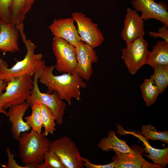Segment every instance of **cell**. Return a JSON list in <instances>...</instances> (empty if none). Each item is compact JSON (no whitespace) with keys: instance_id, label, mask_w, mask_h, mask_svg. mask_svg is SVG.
Listing matches in <instances>:
<instances>
[{"instance_id":"8fae6325","label":"cell","mask_w":168,"mask_h":168,"mask_svg":"<svg viewBox=\"0 0 168 168\" xmlns=\"http://www.w3.org/2000/svg\"><path fill=\"white\" fill-rule=\"evenodd\" d=\"M75 48L77 65L75 72L83 79L88 81L93 73L92 63H97L98 57L94 48L82 40Z\"/></svg>"},{"instance_id":"6da1fadb","label":"cell","mask_w":168,"mask_h":168,"mask_svg":"<svg viewBox=\"0 0 168 168\" xmlns=\"http://www.w3.org/2000/svg\"><path fill=\"white\" fill-rule=\"evenodd\" d=\"M55 65L47 66L43 60L39 74L38 81L47 88L48 92L51 93L56 91L61 99L71 105L72 99L77 101L81 99V88L87 87V84L76 72L71 74L66 73L62 75L55 76L53 71Z\"/></svg>"},{"instance_id":"836d02e7","label":"cell","mask_w":168,"mask_h":168,"mask_svg":"<svg viewBox=\"0 0 168 168\" xmlns=\"http://www.w3.org/2000/svg\"></svg>"},{"instance_id":"5bb4252c","label":"cell","mask_w":168,"mask_h":168,"mask_svg":"<svg viewBox=\"0 0 168 168\" xmlns=\"http://www.w3.org/2000/svg\"><path fill=\"white\" fill-rule=\"evenodd\" d=\"M142 152L139 149H135L133 152H114L115 154L112 158L115 162L114 168H161L146 161L142 156Z\"/></svg>"},{"instance_id":"8992f818","label":"cell","mask_w":168,"mask_h":168,"mask_svg":"<svg viewBox=\"0 0 168 168\" xmlns=\"http://www.w3.org/2000/svg\"><path fill=\"white\" fill-rule=\"evenodd\" d=\"M48 151L55 152L66 168H83L79 151L71 138L64 136L50 142Z\"/></svg>"},{"instance_id":"603a6c76","label":"cell","mask_w":168,"mask_h":168,"mask_svg":"<svg viewBox=\"0 0 168 168\" xmlns=\"http://www.w3.org/2000/svg\"><path fill=\"white\" fill-rule=\"evenodd\" d=\"M150 76L157 87L160 94L163 92L168 85V67L156 66Z\"/></svg>"},{"instance_id":"f1b7e54d","label":"cell","mask_w":168,"mask_h":168,"mask_svg":"<svg viewBox=\"0 0 168 168\" xmlns=\"http://www.w3.org/2000/svg\"><path fill=\"white\" fill-rule=\"evenodd\" d=\"M82 159L84 162V166L87 168H114L115 166L114 161L106 164L97 165L91 163L88 159L82 157Z\"/></svg>"},{"instance_id":"4fadbf2b","label":"cell","mask_w":168,"mask_h":168,"mask_svg":"<svg viewBox=\"0 0 168 168\" xmlns=\"http://www.w3.org/2000/svg\"><path fill=\"white\" fill-rule=\"evenodd\" d=\"M73 18L55 19L49 28L55 37L62 38L76 47L81 41Z\"/></svg>"},{"instance_id":"4316f807","label":"cell","mask_w":168,"mask_h":168,"mask_svg":"<svg viewBox=\"0 0 168 168\" xmlns=\"http://www.w3.org/2000/svg\"><path fill=\"white\" fill-rule=\"evenodd\" d=\"M13 0H0V19L11 23Z\"/></svg>"},{"instance_id":"ffe728a7","label":"cell","mask_w":168,"mask_h":168,"mask_svg":"<svg viewBox=\"0 0 168 168\" xmlns=\"http://www.w3.org/2000/svg\"><path fill=\"white\" fill-rule=\"evenodd\" d=\"M130 133L138 137L142 141L145 147L144 150L147 151L149 155H142L151 160L154 164L159 165L161 168H164L168 163V147L160 149H156L152 147L148 142L147 139L141 135L133 132Z\"/></svg>"},{"instance_id":"ac0fdd59","label":"cell","mask_w":168,"mask_h":168,"mask_svg":"<svg viewBox=\"0 0 168 168\" xmlns=\"http://www.w3.org/2000/svg\"><path fill=\"white\" fill-rule=\"evenodd\" d=\"M146 64L152 68L168 67V42L158 41L153 46L152 50L148 51Z\"/></svg>"},{"instance_id":"5b68a950","label":"cell","mask_w":168,"mask_h":168,"mask_svg":"<svg viewBox=\"0 0 168 168\" xmlns=\"http://www.w3.org/2000/svg\"><path fill=\"white\" fill-rule=\"evenodd\" d=\"M31 76L26 75L7 82L5 91L0 95V104L5 109L25 101L33 88Z\"/></svg>"},{"instance_id":"44dd1931","label":"cell","mask_w":168,"mask_h":168,"mask_svg":"<svg viewBox=\"0 0 168 168\" xmlns=\"http://www.w3.org/2000/svg\"><path fill=\"white\" fill-rule=\"evenodd\" d=\"M140 89L146 105L149 106L154 104L160 93L152 79H146L141 85Z\"/></svg>"},{"instance_id":"1f68e13d","label":"cell","mask_w":168,"mask_h":168,"mask_svg":"<svg viewBox=\"0 0 168 168\" xmlns=\"http://www.w3.org/2000/svg\"><path fill=\"white\" fill-rule=\"evenodd\" d=\"M3 114L7 116V111L6 110V109H4L2 105L0 104V114ZM2 123L0 119V124Z\"/></svg>"},{"instance_id":"2e32d148","label":"cell","mask_w":168,"mask_h":168,"mask_svg":"<svg viewBox=\"0 0 168 168\" xmlns=\"http://www.w3.org/2000/svg\"><path fill=\"white\" fill-rule=\"evenodd\" d=\"M19 30L15 26L1 20L0 22V50L4 54L20 51Z\"/></svg>"},{"instance_id":"52a82bcc","label":"cell","mask_w":168,"mask_h":168,"mask_svg":"<svg viewBox=\"0 0 168 168\" xmlns=\"http://www.w3.org/2000/svg\"><path fill=\"white\" fill-rule=\"evenodd\" d=\"M56 59L55 68L60 72L72 74L77 65L75 47L62 38L54 37L52 45Z\"/></svg>"},{"instance_id":"9a60e30c","label":"cell","mask_w":168,"mask_h":168,"mask_svg":"<svg viewBox=\"0 0 168 168\" xmlns=\"http://www.w3.org/2000/svg\"><path fill=\"white\" fill-rule=\"evenodd\" d=\"M30 106L25 101L11 106L7 111L8 120L11 124V130L13 138L18 141L22 133L29 131L31 128L23 118L26 112Z\"/></svg>"},{"instance_id":"d6a6232c","label":"cell","mask_w":168,"mask_h":168,"mask_svg":"<svg viewBox=\"0 0 168 168\" xmlns=\"http://www.w3.org/2000/svg\"><path fill=\"white\" fill-rule=\"evenodd\" d=\"M1 21V19H0V22Z\"/></svg>"},{"instance_id":"4dcf8cb0","label":"cell","mask_w":168,"mask_h":168,"mask_svg":"<svg viewBox=\"0 0 168 168\" xmlns=\"http://www.w3.org/2000/svg\"><path fill=\"white\" fill-rule=\"evenodd\" d=\"M1 52V51L0 50V55ZM7 85V82L0 79V95L2 94L3 93V91L5 90Z\"/></svg>"},{"instance_id":"d4e9b609","label":"cell","mask_w":168,"mask_h":168,"mask_svg":"<svg viewBox=\"0 0 168 168\" xmlns=\"http://www.w3.org/2000/svg\"><path fill=\"white\" fill-rule=\"evenodd\" d=\"M141 135L147 139L160 140L168 144V131H160L151 124L143 125L141 128Z\"/></svg>"},{"instance_id":"9c48e42d","label":"cell","mask_w":168,"mask_h":168,"mask_svg":"<svg viewBox=\"0 0 168 168\" xmlns=\"http://www.w3.org/2000/svg\"><path fill=\"white\" fill-rule=\"evenodd\" d=\"M72 17L77 24V30L82 41L93 48L101 45L104 38L96 24L81 12H74Z\"/></svg>"},{"instance_id":"e0dca14e","label":"cell","mask_w":168,"mask_h":168,"mask_svg":"<svg viewBox=\"0 0 168 168\" xmlns=\"http://www.w3.org/2000/svg\"><path fill=\"white\" fill-rule=\"evenodd\" d=\"M97 146L103 152L111 151L122 152H133L135 149L130 147L124 140L118 138L113 130H110L107 136L101 139L97 143Z\"/></svg>"},{"instance_id":"277c9868","label":"cell","mask_w":168,"mask_h":168,"mask_svg":"<svg viewBox=\"0 0 168 168\" xmlns=\"http://www.w3.org/2000/svg\"><path fill=\"white\" fill-rule=\"evenodd\" d=\"M42 64L41 62L37 66L33 79V88L26 102L31 106L35 103L42 104L48 107L56 118V122L58 125L63 123L67 104L63 101L58 93L56 91L53 93H43L40 90L38 85L39 71Z\"/></svg>"},{"instance_id":"484cf974","label":"cell","mask_w":168,"mask_h":168,"mask_svg":"<svg viewBox=\"0 0 168 168\" xmlns=\"http://www.w3.org/2000/svg\"><path fill=\"white\" fill-rule=\"evenodd\" d=\"M44 163H41L39 168H66L58 156L54 152L48 151L44 154Z\"/></svg>"},{"instance_id":"7a4b0ae2","label":"cell","mask_w":168,"mask_h":168,"mask_svg":"<svg viewBox=\"0 0 168 168\" xmlns=\"http://www.w3.org/2000/svg\"><path fill=\"white\" fill-rule=\"evenodd\" d=\"M18 141L19 155L22 162L27 168H39L48 151L49 140L42 133H38L31 129L22 133Z\"/></svg>"},{"instance_id":"83f0119b","label":"cell","mask_w":168,"mask_h":168,"mask_svg":"<svg viewBox=\"0 0 168 168\" xmlns=\"http://www.w3.org/2000/svg\"><path fill=\"white\" fill-rule=\"evenodd\" d=\"M168 26L164 25L158 29L157 32L150 31L149 34L151 36L156 38L159 37L168 42Z\"/></svg>"},{"instance_id":"d6986e66","label":"cell","mask_w":168,"mask_h":168,"mask_svg":"<svg viewBox=\"0 0 168 168\" xmlns=\"http://www.w3.org/2000/svg\"><path fill=\"white\" fill-rule=\"evenodd\" d=\"M36 0H13L11 23L17 27L24 26L23 21Z\"/></svg>"},{"instance_id":"7402d4cb","label":"cell","mask_w":168,"mask_h":168,"mask_svg":"<svg viewBox=\"0 0 168 168\" xmlns=\"http://www.w3.org/2000/svg\"><path fill=\"white\" fill-rule=\"evenodd\" d=\"M43 127L44 128L43 133L47 136L49 133L53 135L56 130L55 128L56 118L49 108L45 105L39 103Z\"/></svg>"},{"instance_id":"30bf717a","label":"cell","mask_w":168,"mask_h":168,"mask_svg":"<svg viewBox=\"0 0 168 168\" xmlns=\"http://www.w3.org/2000/svg\"><path fill=\"white\" fill-rule=\"evenodd\" d=\"M132 4L134 10L141 12L144 20L153 19L168 26V7L163 2H156L155 0H133Z\"/></svg>"},{"instance_id":"cb8c5ba5","label":"cell","mask_w":168,"mask_h":168,"mask_svg":"<svg viewBox=\"0 0 168 168\" xmlns=\"http://www.w3.org/2000/svg\"><path fill=\"white\" fill-rule=\"evenodd\" d=\"M31 114L26 117L25 119L31 129L38 133H42V124L40 105L39 103H35L31 106Z\"/></svg>"},{"instance_id":"3957f363","label":"cell","mask_w":168,"mask_h":168,"mask_svg":"<svg viewBox=\"0 0 168 168\" xmlns=\"http://www.w3.org/2000/svg\"><path fill=\"white\" fill-rule=\"evenodd\" d=\"M26 53L24 58L18 61L11 68H8L7 63L0 58V79L8 82L13 78L29 75L33 76L36 68L43 60L41 53L35 54L37 46L26 37L22 39Z\"/></svg>"},{"instance_id":"7c38bea8","label":"cell","mask_w":168,"mask_h":168,"mask_svg":"<svg viewBox=\"0 0 168 168\" xmlns=\"http://www.w3.org/2000/svg\"><path fill=\"white\" fill-rule=\"evenodd\" d=\"M144 20L138 12L130 7L127 9L121 36L127 44L143 37L145 34Z\"/></svg>"},{"instance_id":"ba28073f","label":"cell","mask_w":168,"mask_h":168,"mask_svg":"<svg viewBox=\"0 0 168 168\" xmlns=\"http://www.w3.org/2000/svg\"><path fill=\"white\" fill-rule=\"evenodd\" d=\"M148 43L143 37L137 39L122 49V58L133 75L146 64Z\"/></svg>"},{"instance_id":"f546056e","label":"cell","mask_w":168,"mask_h":168,"mask_svg":"<svg viewBox=\"0 0 168 168\" xmlns=\"http://www.w3.org/2000/svg\"><path fill=\"white\" fill-rule=\"evenodd\" d=\"M6 148L8 158V163L7 166H6V168H27L25 166H22L18 165L14 159L15 155L12 154L9 147H7Z\"/></svg>"}]
</instances>
